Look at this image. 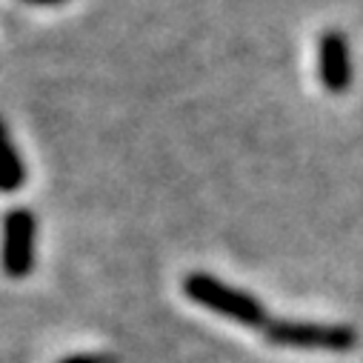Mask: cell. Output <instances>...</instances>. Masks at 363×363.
<instances>
[{
    "mask_svg": "<svg viewBox=\"0 0 363 363\" xmlns=\"http://www.w3.org/2000/svg\"><path fill=\"white\" fill-rule=\"evenodd\" d=\"M184 292L198 306H203L215 315H223V318H229L240 326L263 332V326L269 323V315H266L263 303L255 295L218 281L215 275H209V272H189V275L184 278Z\"/></svg>",
    "mask_w": 363,
    "mask_h": 363,
    "instance_id": "cell-1",
    "label": "cell"
},
{
    "mask_svg": "<svg viewBox=\"0 0 363 363\" xmlns=\"http://www.w3.org/2000/svg\"><path fill=\"white\" fill-rule=\"evenodd\" d=\"M263 337L275 346L312 349V352H352L357 332L346 323H315V320H269Z\"/></svg>",
    "mask_w": 363,
    "mask_h": 363,
    "instance_id": "cell-2",
    "label": "cell"
},
{
    "mask_svg": "<svg viewBox=\"0 0 363 363\" xmlns=\"http://www.w3.org/2000/svg\"><path fill=\"white\" fill-rule=\"evenodd\" d=\"M26 184V166L23 157L6 129V123L0 121V195H15Z\"/></svg>",
    "mask_w": 363,
    "mask_h": 363,
    "instance_id": "cell-5",
    "label": "cell"
},
{
    "mask_svg": "<svg viewBox=\"0 0 363 363\" xmlns=\"http://www.w3.org/2000/svg\"><path fill=\"white\" fill-rule=\"evenodd\" d=\"M38 257V218L26 206H15L0 223V269L12 281H23L35 272Z\"/></svg>",
    "mask_w": 363,
    "mask_h": 363,
    "instance_id": "cell-3",
    "label": "cell"
},
{
    "mask_svg": "<svg viewBox=\"0 0 363 363\" xmlns=\"http://www.w3.org/2000/svg\"><path fill=\"white\" fill-rule=\"evenodd\" d=\"M60 363H115V357H109V354H69Z\"/></svg>",
    "mask_w": 363,
    "mask_h": 363,
    "instance_id": "cell-6",
    "label": "cell"
},
{
    "mask_svg": "<svg viewBox=\"0 0 363 363\" xmlns=\"http://www.w3.org/2000/svg\"><path fill=\"white\" fill-rule=\"evenodd\" d=\"M318 74L326 92L343 95L352 86V57H349V43L343 32L326 29L318 43Z\"/></svg>",
    "mask_w": 363,
    "mask_h": 363,
    "instance_id": "cell-4",
    "label": "cell"
},
{
    "mask_svg": "<svg viewBox=\"0 0 363 363\" xmlns=\"http://www.w3.org/2000/svg\"><path fill=\"white\" fill-rule=\"evenodd\" d=\"M26 4H38V6H57L63 0H26Z\"/></svg>",
    "mask_w": 363,
    "mask_h": 363,
    "instance_id": "cell-7",
    "label": "cell"
}]
</instances>
